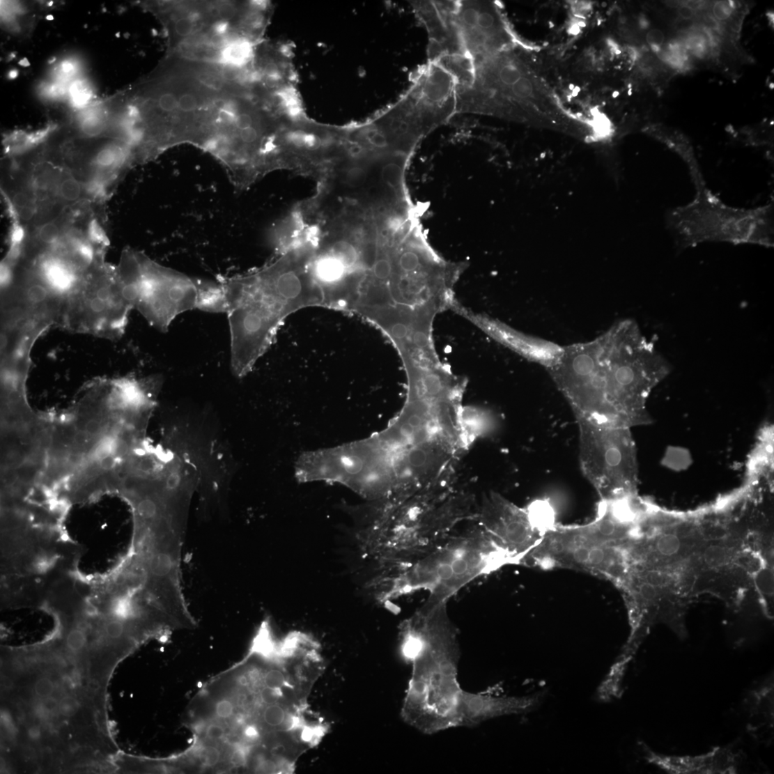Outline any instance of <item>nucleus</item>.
I'll return each mask as SVG.
<instances>
[{"label":"nucleus","mask_w":774,"mask_h":774,"mask_svg":"<svg viewBox=\"0 0 774 774\" xmlns=\"http://www.w3.org/2000/svg\"><path fill=\"white\" fill-rule=\"evenodd\" d=\"M55 691V686L53 682L46 678L39 679L35 685L36 695L42 699H47L51 697Z\"/></svg>","instance_id":"393cba45"},{"label":"nucleus","mask_w":774,"mask_h":774,"mask_svg":"<svg viewBox=\"0 0 774 774\" xmlns=\"http://www.w3.org/2000/svg\"><path fill=\"white\" fill-rule=\"evenodd\" d=\"M667 228L679 249L705 242L774 245L773 199L750 209L724 203L706 185L696 189L692 201L666 215Z\"/></svg>","instance_id":"423d86ee"},{"label":"nucleus","mask_w":774,"mask_h":774,"mask_svg":"<svg viewBox=\"0 0 774 774\" xmlns=\"http://www.w3.org/2000/svg\"><path fill=\"white\" fill-rule=\"evenodd\" d=\"M141 277L136 307L153 327L167 332L181 314L192 310L226 313L221 284L191 278L140 254Z\"/></svg>","instance_id":"0eeeda50"},{"label":"nucleus","mask_w":774,"mask_h":774,"mask_svg":"<svg viewBox=\"0 0 774 774\" xmlns=\"http://www.w3.org/2000/svg\"><path fill=\"white\" fill-rule=\"evenodd\" d=\"M523 557L507 548L483 527L455 537L423 557L401 566L382 581L380 599L389 601L417 591L428 594L426 601L447 603L471 582L510 565H521Z\"/></svg>","instance_id":"7ed1b4c3"},{"label":"nucleus","mask_w":774,"mask_h":774,"mask_svg":"<svg viewBox=\"0 0 774 774\" xmlns=\"http://www.w3.org/2000/svg\"><path fill=\"white\" fill-rule=\"evenodd\" d=\"M589 345L607 401L619 426L630 428L645 423L647 398L667 376V362L633 320L616 323Z\"/></svg>","instance_id":"20e7f679"},{"label":"nucleus","mask_w":774,"mask_h":774,"mask_svg":"<svg viewBox=\"0 0 774 774\" xmlns=\"http://www.w3.org/2000/svg\"><path fill=\"white\" fill-rule=\"evenodd\" d=\"M681 546V541L676 536L667 534L658 539L656 548L660 555L672 557L680 551Z\"/></svg>","instance_id":"a211bd4d"},{"label":"nucleus","mask_w":774,"mask_h":774,"mask_svg":"<svg viewBox=\"0 0 774 774\" xmlns=\"http://www.w3.org/2000/svg\"><path fill=\"white\" fill-rule=\"evenodd\" d=\"M713 11L717 19L726 20L731 17L734 8L729 2H719L715 4Z\"/></svg>","instance_id":"a878e982"},{"label":"nucleus","mask_w":774,"mask_h":774,"mask_svg":"<svg viewBox=\"0 0 774 774\" xmlns=\"http://www.w3.org/2000/svg\"><path fill=\"white\" fill-rule=\"evenodd\" d=\"M481 525L509 550L524 559L544 536L534 525L527 509H520L497 494L487 499Z\"/></svg>","instance_id":"1a4fd4ad"},{"label":"nucleus","mask_w":774,"mask_h":774,"mask_svg":"<svg viewBox=\"0 0 774 774\" xmlns=\"http://www.w3.org/2000/svg\"><path fill=\"white\" fill-rule=\"evenodd\" d=\"M86 633L81 628L72 629L67 635L66 646L70 651H82L86 644Z\"/></svg>","instance_id":"aec40b11"},{"label":"nucleus","mask_w":774,"mask_h":774,"mask_svg":"<svg viewBox=\"0 0 774 774\" xmlns=\"http://www.w3.org/2000/svg\"><path fill=\"white\" fill-rule=\"evenodd\" d=\"M647 40L653 47H658L663 42V33L658 30L652 31L647 34Z\"/></svg>","instance_id":"cd10ccee"},{"label":"nucleus","mask_w":774,"mask_h":774,"mask_svg":"<svg viewBox=\"0 0 774 774\" xmlns=\"http://www.w3.org/2000/svg\"><path fill=\"white\" fill-rule=\"evenodd\" d=\"M497 4L488 1H421L415 15L429 40L428 60L461 56L473 62L512 47Z\"/></svg>","instance_id":"39448f33"},{"label":"nucleus","mask_w":774,"mask_h":774,"mask_svg":"<svg viewBox=\"0 0 774 774\" xmlns=\"http://www.w3.org/2000/svg\"><path fill=\"white\" fill-rule=\"evenodd\" d=\"M679 14L683 19L689 20L694 15V12L688 6H684L680 8Z\"/></svg>","instance_id":"c85d7f7f"},{"label":"nucleus","mask_w":774,"mask_h":774,"mask_svg":"<svg viewBox=\"0 0 774 774\" xmlns=\"http://www.w3.org/2000/svg\"><path fill=\"white\" fill-rule=\"evenodd\" d=\"M226 734V729L218 723H210L206 730V738L211 741L221 740Z\"/></svg>","instance_id":"bb28decb"},{"label":"nucleus","mask_w":774,"mask_h":774,"mask_svg":"<svg viewBox=\"0 0 774 774\" xmlns=\"http://www.w3.org/2000/svg\"><path fill=\"white\" fill-rule=\"evenodd\" d=\"M10 201L17 213L27 208L37 207L35 199L24 190L15 192Z\"/></svg>","instance_id":"412c9836"},{"label":"nucleus","mask_w":774,"mask_h":774,"mask_svg":"<svg viewBox=\"0 0 774 774\" xmlns=\"http://www.w3.org/2000/svg\"><path fill=\"white\" fill-rule=\"evenodd\" d=\"M575 416L582 472L601 500L634 495L638 470L630 428Z\"/></svg>","instance_id":"6e6552de"},{"label":"nucleus","mask_w":774,"mask_h":774,"mask_svg":"<svg viewBox=\"0 0 774 774\" xmlns=\"http://www.w3.org/2000/svg\"><path fill=\"white\" fill-rule=\"evenodd\" d=\"M88 239L92 244L102 247H107L110 244L106 232L96 219L91 220L88 224Z\"/></svg>","instance_id":"6ab92c4d"},{"label":"nucleus","mask_w":774,"mask_h":774,"mask_svg":"<svg viewBox=\"0 0 774 774\" xmlns=\"http://www.w3.org/2000/svg\"><path fill=\"white\" fill-rule=\"evenodd\" d=\"M221 754L218 749L212 745H207L201 749L199 752V760L208 767L216 766L220 761Z\"/></svg>","instance_id":"4be33fe9"},{"label":"nucleus","mask_w":774,"mask_h":774,"mask_svg":"<svg viewBox=\"0 0 774 774\" xmlns=\"http://www.w3.org/2000/svg\"><path fill=\"white\" fill-rule=\"evenodd\" d=\"M539 704L537 695L494 696L465 691L462 705V727H472L493 718L529 713Z\"/></svg>","instance_id":"f8f14e48"},{"label":"nucleus","mask_w":774,"mask_h":774,"mask_svg":"<svg viewBox=\"0 0 774 774\" xmlns=\"http://www.w3.org/2000/svg\"><path fill=\"white\" fill-rule=\"evenodd\" d=\"M774 684L773 675L749 690L743 700L747 714V732L754 737L762 736L773 728Z\"/></svg>","instance_id":"ddd939ff"},{"label":"nucleus","mask_w":774,"mask_h":774,"mask_svg":"<svg viewBox=\"0 0 774 774\" xmlns=\"http://www.w3.org/2000/svg\"><path fill=\"white\" fill-rule=\"evenodd\" d=\"M280 265L247 274L221 278L231 340V367L246 376L266 353L284 320L295 311L323 306V291L306 284L295 271Z\"/></svg>","instance_id":"f03ea898"},{"label":"nucleus","mask_w":774,"mask_h":774,"mask_svg":"<svg viewBox=\"0 0 774 774\" xmlns=\"http://www.w3.org/2000/svg\"><path fill=\"white\" fill-rule=\"evenodd\" d=\"M55 188L61 199L68 203H77L84 193V187L80 182L68 173L61 176Z\"/></svg>","instance_id":"2eb2a0df"},{"label":"nucleus","mask_w":774,"mask_h":774,"mask_svg":"<svg viewBox=\"0 0 774 774\" xmlns=\"http://www.w3.org/2000/svg\"><path fill=\"white\" fill-rule=\"evenodd\" d=\"M401 648L412 664L403 720L428 735L461 727L465 690L458 680V631L448 617L447 603H426L406 620Z\"/></svg>","instance_id":"f257e3e1"},{"label":"nucleus","mask_w":774,"mask_h":774,"mask_svg":"<svg viewBox=\"0 0 774 774\" xmlns=\"http://www.w3.org/2000/svg\"><path fill=\"white\" fill-rule=\"evenodd\" d=\"M646 761L669 774H735L742 762L733 745L715 747L708 753L695 756L660 754L642 743Z\"/></svg>","instance_id":"9b49d317"},{"label":"nucleus","mask_w":774,"mask_h":774,"mask_svg":"<svg viewBox=\"0 0 774 774\" xmlns=\"http://www.w3.org/2000/svg\"><path fill=\"white\" fill-rule=\"evenodd\" d=\"M37 238L44 245L54 246L61 238V229L56 221H49L42 224L38 229Z\"/></svg>","instance_id":"f3484780"},{"label":"nucleus","mask_w":774,"mask_h":774,"mask_svg":"<svg viewBox=\"0 0 774 774\" xmlns=\"http://www.w3.org/2000/svg\"><path fill=\"white\" fill-rule=\"evenodd\" d=\"M451 310L470 320L497 343L546 369L556 366L564 355V348L560 345L518 332L488 316L474 313L464 308L457 300Z\"/></svg>","instance_id":"9d476101"},{"label":"nucleus","mask_w":774,"mask_h":774,"mask_svg":"<svg viewBox=\"0 0 774 774\" xmlns=\"http://www.w3.org/2000/svg\"><path fill=\"white\" fill-rule=\"evenodd\" d=\"M57 709L61 715L71 717L78 712L79 704L76 699L68 696L61 699Z\"/></svg>","instance_id":"b1692460"},{"label":"nucleus","mask_w":774,"mask_h":774,"mask_svg":"<svg viewBox=\"0 0 774 774\" xmlns=\"http://www.w3.org/2000/svg\"><path fill=\"white\" fill-rule=\"evenodd\" d=\"M235 706L229 699H222L217 702L215 707V715L223 720L231 718L235 713Z\"/></svg>","instance_id":"5701e85b"},{"label":"nucleus","mask_w":774,"mask_h":774,"mask_svg":"<svg viewBox=\"0 0 774 774\" xmlns=\"http://www.w3.org/2000/svg\"><path fill=\"white\" fill-rule=\"evenodd\" d=\"M535 527L544 536L555 525L553 510L543 502H536L527 509Z\"/></svg>","instance_id":"4468645a"},{"label":"nucleus","mask_w":774,"mask_h":774,"mask_svg":"<svg viewBox=\"0 0 774 774\" xmlns=\"http://www.w3.org/2000/svg\"><path fill=\"white\" fill-rule=\"evenodd\" d=\"M332 257L339 262L346 270L353 267L358 261L359 255L351 243L339 241L332 247Z\"/></svg>","instance_id":"dca6fc26"}]
</instances>
